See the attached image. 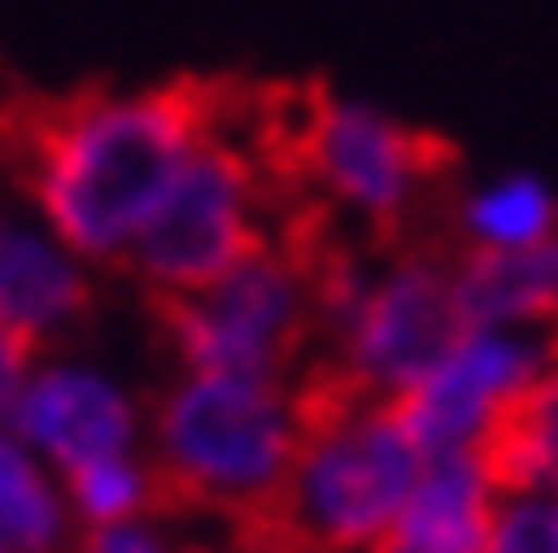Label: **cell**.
Listing matches in <instances>:
<instances>
[{
  "mask_svg": "<svg viewBox=\"0 0 558 553\" xmlns=\"http://www.w3.org/2000/svg\"><path fill=\"white\" fill-rule=\"evenodd\" d=\"M215 124V96L192 85L85 91L28 119L17 142L23 209L85 266H124L186 153Z\"/></svg>",
  "mask_w": 558,
  "mask_h": 553,
  "instance_id": "6da1fadb",
  "label": "cell"
},
{
  "mask_svg": "<svg viewBox=\"0 0 558 553\" xmlns=\"http://www.w3.org/2000/svg\"><path fill=\"white\" fill-rule=\"evenodd\" d=\"M311 424V373H175L147 407V458L163 497L220 514L238 531L271 526Z\"/></svg>",
  "mask_w": 558,
  "mask_h": 553,
  "instance_id": "7a4b0ae2",
  "label": "cell"
},
{
  "mask_svg": "<svg viewBox=\"0 0 558 553\" xmlns=\"http://www.w3.org/2000/svg\"><path fill=\"white\" fill-rule=\"evenodd\" d=\"M423 446L396 401L311 378V424L271 526L311 553H378L417 492Z\"/></svg>",
  "mask_w": 558,
  "mask_h": 553,
  "instance_id": "3957f363",
  "label": "cell"
},
{
  "mask_svg": "<svg viewBox=\"0 0 558 553\" xmlns=\"http://www.w3.org/2000/svg\"><path fill=\"white\" fill-rule=\"evenodd\" d=\"M463 328L469 311L451 254L396 249L384 260H327L316 328L327 368L311 378L367 401H401Z\"/></svg>",
  "mask_w": 558,
  "mask_h": 553,
  "instance_id": "277c9868",
  "label": "cell"
},
{
  "mask_svg": "<svg viewBox=\"0 0 558 553\" xmlns=\"http://www.w3.org/2000/svg\"><path fill=\"white\" fill-rule=\"evenodd\" d=\"M277 165L254 136H232L220 124L204 130V142L186 153L170 192L158 199L153 220L142 226L124 272L136 277L158 305L186 300L259 254L277 232Z\"/></svg>",
  "mask_w": 558,
  "mask_h": 553,
  "instance_id": "5b68a950",
  "label": "cell"
},
{
  "mask_svg": "<svg viewBox=\"0 0 558 553\" xmlns=\"http://www.w3.org/2000/svg\"><path fill=\"white\" fill-rule=\"evenodd\" d=\"M327 260L300 238H271L243 266L186 300L158 305L181 373L300 378V356L322 328Z\"/></svg>",
  "mask_w": 558,
  "mask_h": 553,
  "instance_id": "8992f818",
  "label": "cell"
},
{
  "mask_svg": "<svg viewBox=\"0 0 558 553\" xmlns=\"http://www.w3.org/2000/svg\"><path fill=\"white\" fill-rule=\"evenodd\" d=\"M288 165L333 220L396 238L440 181L446 153L367 96H311L288 130Z\"/></svg>",
  "mask_w": 558,
  "mask_h": 553,
  "instance_id": "52a82bcc",
  "label": "cell"
},
{
  "mask_svg": "<svg viewBox=\"0 0 558 553\" xmlns=\"http://www.w3.org/2000/svg\"><path fill=\"white\" fill-rule=\"evenodd\" d=\"M558 362V339L508 322H469L451 350L396 401L423 458H490L519 401Z\"/></svg>",
  "mask_w": 558,
  "mask_h": 553,
  "instance_id": "ba28073f",
  "label": "cell"
},
{
  "mask_svg": "<svg viewBox=\"0 0 558 553\" xmlns=\"http://www.w3.org/2000/svg\"><path fill=\"white\" fill-rule=\"evenodd\" d=\"M7 430L51 474H74L96 458L147 446V407L113 368L69 350H40L28 368Z\"/></svg>",
  "mask_w": 558,
  "mask_h": 553,
  "instance_id": "9c48e42d",
  "label": "cell"
},
{
  "mask_svg": "<svg viewBox=\"0 0 558 553\" xmlns=\"http://www.w3.org/2000/svg\"><path fill=\"white\" fill-rule=\"evenodd\" d=\"M96 300V266L28 209H0V328L28 350L69 339Z\"/></svg>",
  "mask_w": 558,
  "mask_h": 553,
  "instance_id": "30bf717a",
  "label": "cell"
},
{
  "mask_svg": "<svg viewBox=\"0 0 558 553\" xmlns=\"http://www.w3.org/2000/svg\"><path fill=\"white\" fill-rule=\"evenodd\" d=\"M502 497V480L490 469V458L463 452V458H429L417 474V492L401 514L396 537L440 548V553H480L490 508Z\"/></svg>",
  "mask_w": 558,
  "mask_h": 553,
  "instance_id": "8fae6325",
  "label": "cell"
},
{
  "mask_svg": "<svg viewBox=\"0 0 558 553\" xmlns=\"http://www.w3.org/2000/svg\"><path fill=\"white\" fill-rule=\"evenodd\" d=\"M457 288H463L469 322H508V328H536L558 339V226L524 254H457Z\"/></svg>",
  "mask_w": 558,
  "mask_h": 553,
  "instance_id": "7c38bea8",
  "label": "cell"
},
{
  "mask_svg": "<svg viewBox=\"0 0 558 553\" xmlns=\"http://www.w3.org/2000/svg\"><path fill=\"white\" fill-rule=\"evenodd\" d=\"M558 226V192L536 170H502L474 181L457 199V243L463 260H502L536 249Z\"/></svg>",
  "mask_w": 558,
  "mask_h": 553,
  "instance_id": "4fadbf2b",
  "label": "cell"
},
{
  "mask_svg": "<svg viewBox=\"0 0 558 553\" xmlns=\"http://www.w3.org/2000/svg\"><path fill=\"white\" fill-rule=\"evenodd\" d=\"M80 526L51 474L7 424H0V548L7 553H69Z\"/></svg>",
  "mask_w": 558,
  "mask_h": 553,
  "instance_id": "5bb4252c",
  "label": "cell"
},
{
  "mask_svg": "<svg viewBox=\"0 0 558 553\" xmlns=\"http://www.w3.org/2000/svg\"><path fill=\"white\" fill-rule=\"evenodd\" d=\"M62 497H69V514H74L80 537L85 531L147 526V519H158V508L170 503L153 458H147V446L119 452V458H96L74 474H62Z\"/></svg>",
  "mask_w": 558,
  "mask_h": 553,
  "instance_id": "9a60e30c",
  "label": "cell"
},
{
  "mask_svg": "<svg viewBox=\"0 0 558 553\" xmlns=\"http://www.w3.org/2000/svg\"><path fill=\"white\" fill-rule=\"evenodd\" d=\"M490 469L508 492H553L558 497V362L519 401L508 430L490 446Z\"/></svg>",
  "mask_w": 558,
  "mask_h": 553,
  "instance_id": "2e32d148",
  "label": "cell"
},
{
  "mask_svg": "<svg viewBox=\"0 0 558 553\" xmlns=\"http://www.w3.org/2000/svg\"><path fill=\"white\" fill-rule=\"evenodd\" d=\"M480 553H558V497L553 492H508L502 485Z\"/></svg>",
  "mask_w": 558,
  "mask_h": 553,
  "instance_id": "e0dca14e",
  "label": "cell"
},
{
  "mask_svg": "<svg viewBox=\"0 0 558 553\" xmlns=\"http://www.w3.org/2000/svg\"><path fill=\"white\" fill-rule=\"evenodd\" d=\"M69 553H175V542L163 537L158 519L147 526H119V531H85Z\"/></svg>",
  "mask_w": 558,
  "mask_h": 553,
  "instance_id": "ac0fdd59",
  "label": "cell"
},
{
  "mask_svg": "<svg viewBox=\"0 0 558 553\" xmlns=\"http://www.w3.org/2000/svg\"><path fill=\"white\" fill-rule=\"evenodd\" d=\"M28 368H35V350H28L23 339H12L7 328H0V424L12 418V407H17V389H23Z\"/></svg>",
  "mask_w": 558,
  "mask_h": 553,
  "instance_id": "d6986e66",
  "label": "cell"
},
{
  "mask_svg": "<svg viewBox=\"0 0 558 553\" xmlns=\"http://www.w3.org/2000/svg\"><path fill=\"white\" fill-rule=\"evenodd\" d=\"M238 553H311V548H300L293 537H282L277 526H254V531L238 537Z\"/></svg>",
  "mask_w": 558,
  "mask_h": 553,
  "instance_id": "ffe728a7",
  "label": "cell"
},
{
  "mask_svg": "<svg viewBox=\"0 0 558 553\" xmlns=\"http://www.w3.org/2000/svg\"><path fill=\"white\" fill-rule=\"evenodd\" d=\"M378 553H440V548H423V542H407V537H389Z\"/></svg>",
  "mask_w": 558,
  "mask_h": 553,
  "instance_id": "44dd1931",
  "label": "cell"
},
{
  "mask_svg": "<svg viewBox=\"0 0 558 553\" xmlns=\"http://www.w3.org/2000/svg\"><path fill=\"white\" fill-rule=\"evenodd\" d=\"M0 553H7V548H0Z\"/></svg>",
  "mask_w": 558,
  "mask_h": 553,
  "instance_id": "7402d4cb",
  "label": "cell"
}]
</instances>
